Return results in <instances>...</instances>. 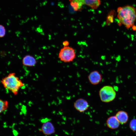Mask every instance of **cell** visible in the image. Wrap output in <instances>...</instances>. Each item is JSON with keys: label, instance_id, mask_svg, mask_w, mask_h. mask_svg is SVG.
<instances>
[{"label": "cell", "instance_id": "obj_1", "mask_svg": "<svg viewBox=\"0 0 136 136\" xmlns=\"http://www.w3.org/2000/svg\"><path fill=\"white\" fill-rule=\"evenodd\" d=\"M117 17L120 22L129 28L133 26L136 19V10L133 7L127 6L117 9Z\"/></svg>", "mask_w": 136, "mask_h": 136}, {"label": "cell", "instance_id": "obj_2", "mask_svg": "<svg viewBox=\"0 0 136 136\" xmlns=\"http://www.w3.org/2000/svg\"><path fill=\"white\" fill-rule=\"evenodd\" d=\"M1 83L6 89L17 95L19 89L24 86L22 81L15 73H11L2 79Z\"/></svg>", "mask_w": 136, "mask_h": 136}, {"label": "cell", "instance_id": "obj_3", "mask_svg": "<svg viewBox=\"0 0 136 136\" xmlns=\"http://www.w3.org/2000/svg\"><path fill=\"white\" fill-rule=\"evenodd\" d=\"M71 6L75 11H80L84 5L93 9L98 8L101 4L100 0H69Z\"/></svg>", "mask_w": 136, "mask_h": 136}, {"label": "cell", "instance_id": "obj_4", "mask_svg": "<svg viewBox=\"0 0 136 136\" xmlns=\"http://www.w3.org/2000/svg\"><path fill=\"white\" fill-rule=\"evenodd\" d=\"M99 94L101 100L104 102L108 103L113 100L116 96V93L112 86L107 85L100 89Z\"/></svg>", "mask_w": 136, "mask_h": 136}, {"label": "cell", "instance_id": "obj_5", "mask_svg": "<svg viewBox=\"0 0 136 136\" xmlns=\"http://www.w3.org/2000/svg\"><path fill=\"white\" fill-rule=\"evenodd\" d=\"M58 56L60 60L64 62H72L76 57L75 49L69 46H63L60 50Z\"/></svg>", "mask_w": 136, "mask_h": 136}, {"label": "cell", "instance_id": "obj_6", "mask_svg": "<svg viewBox=\"0 0 136 136\" xmlns=\"http://www.w3.org/2000/svg\"><path fill=\"white\" fill-rule=\"evenodd\" d=\"M43 123L41 129V131L45 135H49L54 133L55 128L52 124L47 119L42 120Z\"/></svg>", "mask_w": 136, "mask_h": 136}, {"label": "cell", "instance_id": "obj_7", "mask_svg": "<svg viewBox=\"0 0 136 136\" xmlns=\"http://www.w3.org/2000/svg\"><path fill=\"white\" fill-rule=\"evenodd\" d=\"M75 108L80 112H83L86 111L89 107V104L87 101L83 98L77 99L74 104Z\"/></svg>", "mask_w": 136, "mask_h": 136}, {"label": "cell", "instance_id": "obj_8", "mask_svg": "<svg viewBox=\"0 0 136 136\" xmlns=\"http://www.w3.org/2000/svg\"><path fill=\"white\" fill-rule=\"evenodd\" d=\"M88 77L89 82L93 85L99 84L102 78L101 75L97 71H94L90 72Z\"/></svg>", "mask_w": 136, "mask_h": 136}, {"label": "cell", "instance_id": "obj_9", "mask_svg": "<svg viewBox=\"0 0 136 136\" xmlns=\"http://www.w3.org/2000/svg\"><path fill=\"white\" fill-rule=\"evenodd\" d=\"M115 116L120 123L121 124L126 123L128 118L127 113L123 111L118 112L116 114Z\"/></svg>", "mask_w": 136, "mask_h": 136}, {"label": "cell", "instance_id": "obj_10", "mask_svg": "<svg viewBox=\"0 0 136 136\" xmlns=\"http://www.w3.org/2000/svg\"><path fill=\"white\" fill-rule=\"evenodd\" d=\"M120 123L115 116H111L109 117L107 121V126L110 128L115 129L119 126Z\"/></svg>", "mask_w": 136, "mask_h": 136}, {"label": "cell", "instance_id": "obj_11", "mask_svg": "<svg viewBox=\"0 0 136 136\" xmlns=\"http://www.w3.org/2000/svg\"><path fill=\"white\" fill-rule=\"evenodd\" d=\"M22 63L25 66H32L36 64L37 61L33 57L30 55H27L23 58Z\"/></svg>", "mask_w": 136, "mask_h": 136}, {"label": "cell", "instance_id": "obj_12", "mask_svg": "<svg viewBox=\"0 0 136 136\" xmlns=\"http://www.w3.org/2000/svg\"><path fill=\"white\" fill-rule=\"evenodd\" d=\"M9 103L8 101L0 100V113H1L6 110L8 108Z\"/></svg>", "mask_w": 136, "mask_h": 136}, {"label": "cell", "instance_id": "obj_13", "mask_svg": "<svg viewBox=\"0 0 136 136\" xmlns=\"http://www.w3.org/2000/svg\"><path fill=\"white\" fill-rule=\"evenodd\" d=\"M129 127L133 131H136V119H134L130 122Z\"/></svg>", "mask_w": 136, "mask_h": 136}, {"label": "cell", "instance_id": "obj_14", "mask_svg": "<svg viewBox=\"0 0 136 136\" xmlns=\"http://www.w3.org/2000/svg\"><path fill=\"white\" fill-rule=\"evenodd\" d=\"M0 37L1 38L4 37L6 33V30L5 27L2 25L0 26Z\"/></svg>", "mask_w": 136, "mask_h": 136}, {"label": "cell", "instance_id": "obj_15", "mask_svg": "<svg viewBox=\"0 0 136 136\" xmlns=\"http://www.w3.org/2000/svg\"><path fill=\"white\" fill-rule=\"evenodd\" d=\"M69 44V43L68 41L65 40L62 42V44L63 46H68Z\"/></svg>", "mask_w": 136, "mask_h": 136}, {"label": "cell", "instance_id": "obj_16", "mask_svg": "<svg viewBox=\"0 0 136 136\" xmlns=\"http://www.w3.org/2000/svg\"><path fill=\"white\" fill-rule=\"evenodd\" d=\"M135 26H134V27H133V30H136V28H135Z\"/></svg>", "mask_w": 136, "mask_h": 136}]
</instances>
